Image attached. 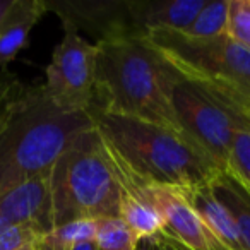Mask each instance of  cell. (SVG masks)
Here are the masks:
<instances>
[{"mask_svg": "<svg viewBox=\"0 0 250 250\" xmlns=\"http://www.w3.org/2000/svg\"><path fill=\"white\" fill-rule=\"evenodd\" d=\"M96 45V83L91 108L167 125L182 132L171 93L184 77L147 36H122Z\"/></svg>", "mask_w": 250, "mask_h": 250, "instance_id": "6da1fadb", "label": "cell"}, {"mask_svg": "<svg viewBox=\"0 0 250 250\" xmlns=\"http://www.w3.org/2000/svg\"><path fill=\"white\" fill-rule=\"evenodd\" d=\"M87 113L113 158L139 184L194 188L221 171L197 144L167 125L96 108Z\"/></svg>", "mask_w": 250, "mask_h": 250, "instance_id": "7a4b0ae2", "label": "cell"}, {"mask_svg": "<svg viewBox=\"0 0 250 250\" xmlns=\"http://www.w3.org/2000/svg\"><path fill=\"white\" fill-rule=\"evenodd\" d=\"M93 127L87 111H63L43 86H28L0 127V195L50 173L63 151Z\"/></svg>", "mask_w": 250, "mask_h": 250, "instance_id": "3957f363", "label": "cell"}, {"mask_svg": "<svg viewBox=\"0 0 250 250\" xmlns=\"http://www.w3.org/2000/svg\"><path fill=\"white\" fill-rule=\"evenodd\" d=\"M124 185V168L93 127L70 144L52 168L53 228L76 219L118 216Z\"/></svg>", "mask_w": 250, "mask_h": 250, "instance_id": "277c9868", "label": "cell"}, {"mask_svg": "<svg viewBox=\"0 0 250 250\" xmlns=\"http://www.w3.org/2000/svg\"><path fill=\"white\" fill-rule=\"evenodd\" d=\"M146 36L184 79L218 91L250 113V50L226 33L195 38L184 31L156 29Z\"/></svg>", "mask_w": 250, "mask_h": 250, "instance_id": "5b68a950", "label": "cell"}, {"mask_svg": "<svg viewBox=\"0 0 250 250\" xmlns=\"http://www.w3.org/2000/svg\"><path fill=\"white\" fill-rule=\"evenodd\" d=\"M171 104L182 132L225 170L236 136L250 130L249 111L218 91L187 79L175 84Z\"/></svg>", "mask_w": 250, "mask_h": 250, "instance_id": "8992f818", "label": "cell"}, {"mask_svg": "<svg viewBox=\"0 0 250 250\" xmlns=\"http://www.w3.org/2000/svg\"><path fill=\"white\" fill-rule=\"evenodd\" d=\"M98 45L89 43L72 28L63 36L46 67V96L63 111H87L94 100Z\"/></svg>", "mask_w": 250, "mask_h": 250, "instance_id": "52a82bcc", "label": "cell"}, {"mask_svg": "<svg viewBox=\"0 0 250 250\" xmlns=\"http://www.w3.org/2000/svg\"><path fill=\"white\" fill-rule=\"evenodd\" d=\"M63 28L87 31L96 43L136 35L127 0H45Z\"/></svg>", "mask_w": 250, "mask_h": 250, "instance_id": "ba28073f", "label": "cell"}, {"mask_svg": "<svg viewBox=\"0 0 250 250\" xmlns=\"http://www.w3.org/2000/svg\"><path fill=\"white\" fill-rule=\"evenodd\" d=\"M144 190L163 216L165 236L185 250H226L190 204L184 188L144 185Z\"/></svg>", "mask_w": 250, "mask_h": 250, "instance_id": "9c48e42d", "label": "cell"}, {"mask_svg": "<svg viewBox=\"0 0 250 250\" xmlns=\"http://www.w3.org/2000/svg\"><path fill=\"white\" fill-rule=\"evenodd\" d=\"M50 173L24 182L0 195V233L16 225L36 226L43 233L53 229Z\"/></svg>", "mask_w": 250, "mask_h": 250, "instance_id": "30bf717a", "label": "cell"}, {"mask_svg": "<svg viewBox=\"0 0 250 250\" xmlns=\"http://www.w3.org/2000/svg\"><path fill=\"white\" fill-rule=\"evenodd\" d=\"M208 0H127L136 35L156 29L185 31Z\"/></svg>", "mask_w": 250, "mask_h": 250, "instance_id": "8fae6325", "label": "cell"}, {"mask_svg": "<svg viewBox=\"0 0 250 250\" xmlns=\"http://www.w3.org/2000/svg\"><path fill=\"white\" fill-rule=\"evenodd\" d=\"M48 12L45 0H14L0 24V67L9 62L28 45L31 29Z\"/></svg>", "mask_w": 250, "mask_h": 250, "instance_id": "7c38bea8", "label": "cell"}, {"mask_svg": "<svg viewBox=\"0 0 250 250\" xmlns=\"http://www.w3.org/2000/svg\"><path fill=\"white\" fill-rule=\"evenodd\" d=\"M118 218L136 233L141 242L165 233V221L161 212L147 197L144 185L134 180L127 171H125V185L120 199Z\"/></svg>", "mask_w": 250, "mask_h": 250, "instance_id": "4fadbf2b", "label": "cell"}, {"mask_svg": "<svg viewBox=\"0 0 250 250\" xmlns=\"http://www.w3.org/2000/svg\"><path fill=\"white\" fill-rule=\"evenodd\" d=\"M209 184L199 185L194 188H184V192L190 204L194 206V209L199 212V216L204 219L208 228L212 231V235L219 240V243L226 250H245L231 214L216 199Z\"/></svg>", "mask_w": 250, "mask_h": 250, "instance_id": "5bb4252c", "label": "cell"}, {"mask_svg": "<svg viewBox=\"0 0 250 250\" xmlns=\"http://www.w3.org/2000/svg\"><path fill=\"white\" fill-rule=\"evenodd\" d=\"M209 185L216 199L231 214L243 249L250 250V192L229 170H221Z\"/></svg>", "mask_w": 250, "mask_h": 250, "instance_id": "9a60e30c", "label": "cell"}, {"mask_svg": "<svg viewBox=\"0 0 250 250\" xmlns=\"http://www.w3.org/2000/svg\"><path fill=\"white\" fill-rule=\"evenodd\" d=\"M96 219H76L55 226L43 236V245L50 250H72L83 242H94Z\"/></svg>", "mask_w": 250, "mask_h": 250, "instance_id": "2e32d148", "label": "cell"}, {"mask_svg": "<svg viewBox=\"0 0 250 250\" xmlns=\"http://www.w3.org/2000/svg\"><path fill=\"white\" fill-rule=\"evenodd\" d=\"M94 243L100 250H137L141 240L118 216L96 219Z\"/></svg>", "mask_w": 250, "mask_h": 250, "instance_id": "e0dca14e", "label": "cell"}, {"mask_svg": "<svg viewBox=\"0 0 250 250\" xmlns=\"http://www.w3.org/2000/svg\"><path fill=\"white\" fill-rule=\"evenodd\" d=\"M228 5L229 0L206 2L197 18L184 33L195 38H212V36L225 35L226 24H228Z\"/></svg>", "mask_w": 250, "mask_h": 250, "instance_id": "ac0fdd59", "label": "cell"}, {"mask_svg": "<svg viewBox=\"0 0 250 250\" xmlns=\"http://www.w3.org/2000/svg\"><path fill=\"white\" fill-rule=\"evenodd\" d=\"M45 235L31 225L11 226L0 233V250H38Z\"/></svg>", "mask_w": 250, "mask_h": 250, "instance_id": "d6986e66", "label": "cell"}, {"mask_svg": "<svg viewBox=\"0 0 250 250\" xmlns=\"http://www.w3.org/2000/svg\"><path fill=\"white\" fill-rule=\"evenodd\" d=\"M226 35L250 50V0H229Z\"/></svg>", "mask_w": 250, "mask_h": 250, "instance_id": "ffe728a7", "label": "cell"}, {"mask_svg": "<svg viewBox=\"0 0 250 250\" xmlns=\"http://www.w3.org/2000/svg\"><path fill=\"white\" fill-rule=\"evenodd\" d=\"M225 170H229L250 192V130L236 136Z\"/></svg>", "mask_w": 250, "mask_h": 250, "instance_id": "44dd1931", "label": "cell"}, {"mask_svg": "<svg viewBox=\"0 0 250 250\" xmlns=\"http://www.w3.org/2000/svg\"><path fill=\"white\" fill-rule=\"evenodd\" d=\"M24 84L11 74L7 69L0 70V127L9 118V115L14 111L18 101L26 91Z\"/></svg>", "mask_w": 250, "mask_h": 250, "instance_id": "7402d4cb", "label": "cell"}, {"mask_svg": "<svg viewBox=\"0 0 250 250\" xmlns=\"http://www.w3.org/2000/svg\"><path fill=\"white\" fill-rule=\"evenodd\" d=\"M137 250H185V249L178 245L177 242H173L171 238H168V236L160 235L149 240H143L139 243V249Z\"/></svg>", "mask_w": 250, "mask_h": 250, "instance_id": "603a6c76", "label": "cell"}, {"mask_svg": "<svg viewBox=\"0 0 250 250\" xmlns=\"http://www.w3.org/2000/svg\"><path fill=\"white\" fill-rule=\"evenodd\" d=\"M12 2H14V0H0V24H2V21H4L7 11L11 9Z\"/></svg>", "mask_w": 250, "mask_h": 250, "instance_id": "cb8c5ba5", "label": "cell"}, {"mask_svg": "<svg viewBox=\"0 0 250 250\" xmlns=\"http://www.w3.org/2000/svg\"><path fill=\"white\" fill-rule=\"evenodd\" d=\"M72 250H100V249H98L94 242H83V243H79V245L74 247Z\"/></svg>", "mask_w": 250, "mask_h": 250, "instance_id": "d4e9b609", "label": "cell"}, {"mask_svg": "<svg viewBox=\"0 0 250 250\" xmlns=\"http://www.w3.org/2000/svg\"><path fill=\"white\" fill-rule=\"evenodd\" d=\"M38 250H50V249H48V247H45V245H43V243H42V247H40Z\"/></svg>", "mask_w": 250, "mask_h": 250, "instance_id": "484cf974", "label": "cell"}]
</instances>
